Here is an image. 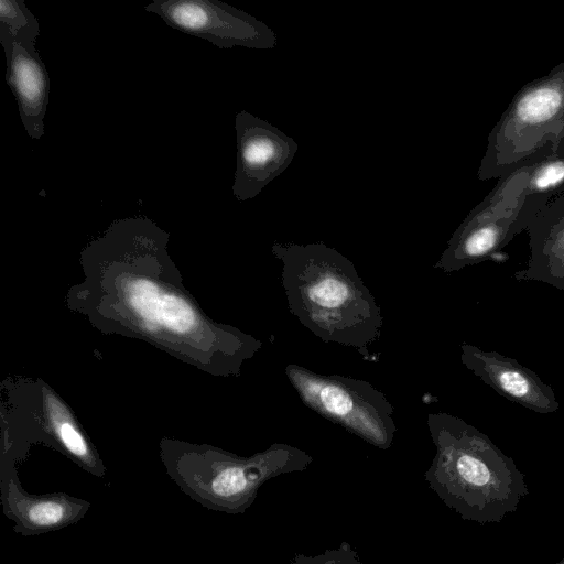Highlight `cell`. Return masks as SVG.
I'll use <instances>...</instances> for the list:
<instances>
[{
    "instance_id": "cell-1",
    "label": "cell",
    "mask_w": 564,
    "mask_h": 564,
    "mask_svg": "<svg viewBox=\"0 0 564 564\" xmlns=\"http://www.w3.org/2000/svg\"><path fill=\"white\" fill-rule=\"evenodd\" d=\"M290 313L325 343L368 356L381 337L383 316L354 263L324 242H274Z\"/></svg>"
},
{
    "instance_id": "cell-2",
    "label": "cell",
    "mask_w": 564,
    "mask_h": 564,
    "mask_svg": "<svg viewBox=\"0 0 564 564\" xmlns=\"http://www.w3.org/2000/svg\"><path fill=\"white\" fill-rule=\"evenodd\" d=\"M313 463L305 451L274 443L250 457L219 452L174 456L166 462L167 473L181 490L203 507L238 514L254 502L268 480L304 471Z\"/></svg>"
},
{
    "instance_id": "cell-3",
    "label": "cell",
    "mask_w": 564,
    "mask_h": 564,
    "mask_svg": "<svg viewBox=\"0 0 564 564\" xmlns=\"http://www.w3.org/2000/svg\"><path fill=\"white\" fill-rule=\"evenodd\" d=\"M477 178H500L564 149V59L522 86L489 132Z\"/></svg>"
},
{
    "instance_id": "cell-4",
    "label": "cell",
    "mask_w": 564,
    "mask_h": 564,
    "mask_svg": "<svg viewBox=\"0 0 564 564\" xmlns=\"http://www.w3.org/2000/svg\"><path fill=\"white\" fill-rule=\"evenodd\" d=\"M528 184L525 164L498 178L454 231L434 268L451 273L482 262L527 230L535 213L552 199L532 193Z\"/></svg>"
},
{
    "instance_id": "cell-5",
    "label": "cell",
    "mask_w": 564,
    "mask_h": 564,
    "mask_svg": "<svg viewBox=\"0 0 564 564\" xmlns=\"http://www.w3.org/2000/svg\"><path fill=\"white\" fill-rule=\"evenodd\" d=\"M285 375L312 411L379 449L392 446L397 432L394 408L373 384L351 377L317 373L296 364H289Z\"/></svg>"
},
{
    "instance_id": "cell-6",
    "label": "cell",
    "mask_w": 564,
    "mask_h": 564,
    "mask_svg": "<svg viewBox=\"0 0 564 564\" xmlns=\"http://www.w3.org/2000/svg\"><path fill=\"white\" fill-rule=\"evenodd\" d=\"M144 10L219 48L269 50L278 45V35L268 24L218 0H154Z\"/></svg>"
},
{
    "instance_id": "cell-7",
    "label": "cell",
    "mask_w": 564,
    "mask_h": 564,
    "mask_svg": "<svg viewBox=\"0 0 564 564\" xmlns=\"http://www.w3.org/2000/svg\"><path fill=\"white\" fill-rule=\"evenodd\" d=\"M237 166L232 194L239 202L254 198L293 161L296 141L268 121L241 110L235 116Z\"/></svg>"
},
{
    "instance_id": "cell-8",
    "label": "cell",
    "mask_w": 564,
    "mask_h": 564,
    "mask_svg": "<svg viewBox=\"0 0 564 564\" xmlns=\"http://www.w3.org/2000/svg\"><path fill=\"white\" fill-rule=\"evenodd\" d=\"M2 512L14 522L13 530L32 536L64 529L80 521L90 502L66 492L30 494L11 469L2 470L0 479Z\"/></svg>"
},
{
    "instance_id": "cell-9",
    "label": "cell",
    "mask_w": 564,
    "mask_h": 564,
    "mask_svg": "<svg viewBox=\"0 0 564 564\" xmlns=\"http://www.w3.org/2000/svg\"><path fill=\"white\" fill-rule=\"evenodd\" d=\"M460 351L465 367L509 401L542 414L558 410L551 386L516 359L470 344H462Z\"/></svg>"
},
{
    "instance_id": "cell-10",
    "label": "cell",
    "mask_w": 564,
    "mask_h": 564,
    "mask_svg": "<svg viewBox=\"0 0 564 564\" xmlns=\"http://www.w3.org/2000/svg\"><path fill=\"white\" fill-rule=\"evenodd\" d=\"M7 61L6 82L17 102L28 135L39 140L44 134V118L48 105L50 77L35 43L12 40L0 33Z\"/></svg>"
},
{
    "instance_id": "cell-11",
    "label": "cell",
    "mask_w": 564,
    "mask_h": 564,
    "mask_svg": "<svg viewBox=\"0 0 564 564\" xmlns=\"http://www.w3.org/2000/svg\"><path fill=\"white\" fill-rule=\"evenodd\" d=\"M530 257L514 273L520 281H538L564 292V194L544 204L527 228Z\"/></svg>"
},
{
    "instance_id": "cell-12",
    "label": "cell",
    "mask_w": 564,
    "mask_h": 564,
    "mask_svg": "<svg viewBox=\"0 0 564 564\" xmlns=\"http://www.w3.org/2000/svg\"><path fill=\"white\" fill-rule=\"evenodd\" d=\"M528 169L529 189L551 198L564 189V149L552 151L524 163Z\"/></svg>"
},
{
    "instance_id": "cell-13",
    "label": "cell",
    "mask_w": 564,
    "mask_h": 564,
    "mask_svg": "<svg viewBox=\"0 0 564 564\" xmlns=\"http://www.w3.org/2000/svg\"><path fill=\"white\" fill-rule=\"evenodd\" d=\"M127 300L143 321L148 329L154 330L161 323V310L164 293L152 281L147 279H134L126 286Z\"/></svg>"
},
{
    "instance_id": "cell-14",
    "label": "cell",
    "mask_w": 564,
    "mask_h": 564,
    "mask_svg": "<svg viewBox=\"0 0 564 564\" xmlns=\"http://www.w3.org/2000/svg\"><path fill=\"white\" fill-rule=\"evenodd\" d=\"M0 33L36 44L39 21L23 0H0Z\"/></svg>"
},
{
    "instance_id": "cell-15",
    "label": "cell",
    "mask_w": 564,
    "mask_h": 564,
    "mask_svg": "<svg viewBox=\"0 0 564 564\" xmlns=\"http://www.w3.org/2000/svg\"><path fill=\"white\" fill-rule=\"evenodd\" d=\"M161 323L174 333L185 334L195 327L196 314L185 300L167 293L163 295Z\"/></svg>"
},
{
    "instance_id": "cell-16",
    "label": "cell",
    "mask_w": 564,
    "mask_h": 564,
    "mask_svg": "<svg viewBox=\"0 0 564 564\" xmlns=\"http://www.w3.org/2000/svg\"><path fill=\"white\" fill-rule=\"evenodd\" d=\"M290 564H362V562L348 542H341L337 547L327 549L317 555L299 553Z\"/></svg>"
}]
</instances>
